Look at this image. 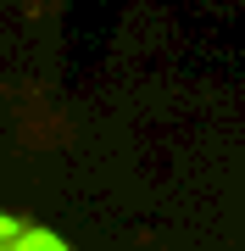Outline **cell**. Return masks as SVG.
I'll return each mask as SVG.
<instances>
[{
	"mask_svg": "<svg viewBox=\"0 0 245 251\" xmlns=\"http://www.w3.org/2000/svg\"><path fill=\"white\" fill-rule=\"evenodd\" d=\"M0 251H73L67 240H56L50 229L22 224V218H0Z\"/></svg>",
	"mask_w": 245,
	"mask_h": 251,
	"instance_id": "cell-1",
	"label": "cell"
}]
</instances>
